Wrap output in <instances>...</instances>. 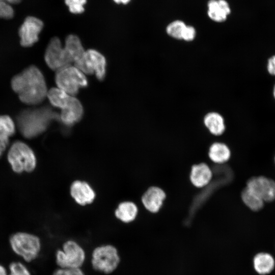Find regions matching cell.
I'll return each instance as SVG.
<instances>
[{
    "label": "cell",
    "instance_id": "6da1fadb",
    "mask_svg": "<svg viewBox=\"0 0 275 275\" xmlns=\"http://www.w3.org/2000/svg\"><path fill=\"white\" fill-rule=\"evenodd\" d=\"M11 86L18 94L20 100L29 105H36L42 102L48 92L43 74L34 65L13 77Z\"/></svg>",
    "mask_w": 275,
    "mask_h": 275
},
{
    "label": "cell",
    "instance_id": "7a4b0ae2",
    "mask_svg": "<svg viewBox=\"0 0 275 275\" xmlns=\"http://www.w3.org/2000/svg\"><path fill=\"white\" fill-rule=\"evenodd\" d=\"M59 120V115L47 107L24 110L17 118L19 128L26 138H32L43 132L53 120Z\"/></svg>",
    "mask_w": 275,
    "mask_h": 275
},
{
    "label": "cell",
    "instance_id": "3957f363",
    "mask_svg": "<svg viewBox=\"0 0 275 275\" xmlns=\"http://www.w3.org/2000/svg\"><path fill=\"white\" fill-rule=\"evenodd\" d=\"M9 243L13 252L27 262L35 259L41 248L40 238L26 232H19L12 234Z\"/></svg>",
    "mask_w": 275,
    "mask_h": 275
},
{
    "label": "cell",
    "instance_id": "277c9868",
    "mask_svg": "<svg viewBox=\"0 0 275 275\" xmlns=\"http://www.w3.org/2000/svg\"><path fill=\"white\" fill-rule=\"evenodd\" d=\"M7 157L13 170L17 173L32 171L36 165L33 151L21 141H16L11 145Z\"/></svg>",
    "mask_w": 275,
    "mask_h": 275
},
{
    "label": "cell",
    "instance_id": "5b68a950",
    "mask_svg": "<svg viewBox=\"0 0 275 275\" xmlns=\"http://www.w3.org/2000/svg\"><path fill=\"white\" fill-rule=\"evenodd\" d=\"M55 80L58 88L73 96L78 93L80 88L88 85L85 74L71 65L56 71Z\"/></svg>",
    "mask_w": 275,
    "mask_h": 275
},
{
    "label": "cell",
    "instance_id": "8992f818",
    "mask_svg": "<svg viewBox=\"0 0 275 275\" xmlns=\"http://www.w3.org/2000/svg\"><path fill=\"white\" fill-rule=\"evenodd\" d=\"M120 262L118 250L113 245H101L93 251L91 264L93 268L98 271L111 273L117 268Z\"/></svg>",
    "mask_w": 275,
    "mask_h": 275
},
{
    "label": "cell",
    "instance_id": "52a82bcc",
    "mask_svg": "<svg viewBox=\"0 0 275 275\" xmlns=\"http://www.w3.org/2000/svg\"><path fill=\"white\" fill-rule=\"evenodd\" d=\"M86 259L82 247L73 240L65 241L61 249L57 251L56 261L59 268H81Z\"/></svg>",
    "mask_w": 275,
    "mask_h": 275
},
{
    "label": "cell",
    "instance_id": "ba28073f",
    "mask_svg": "<svg viewBox=\"0 0 275 275\" xmlns=\"http://www.w3.org/2000/svg\"><path fill=\"white\" fill-rule=\"evenodd\" d=\"M106 65L105 57L95 49L86 51L83 58L74 64L85 74H95L99 80H103L105 76Z\"/></svg>",
    "mask_w": 275,
    "mask_h": 275
},
{
    "label": "cell",
    "instance_id": "9c48e42d",
    "mask_svg": "<svg viewBox=\"0 0 275 275\" xmlns=\"http://www.w3.org/2000/svg\"><path fill=\"white\" fill-rule=\"evenodd\" d=\"M44 58L47 66L55 71L71 65L72 63L57 37H54L50 40L46 49Z\"/></svg>",
    "mask_w": 275,
    "mask_h": 275
},
{
    "label": "cell",
    "instance_id": "30bf717a",
    "mask_svg": "<svg viewBox=\"0 0 275 275\" xmlns=\"http://www.w3.org/2000/svg\"><path fill=\"white\" fill-rule=\"evenodd\" d=\"M246 186L259 196L264 202L275 200V181L264 176H253L246 183Z\"/></svg>",
    "mask_w": 275,
    "mask_h": 275
},
{
    "label": "cell",
    "instance_id": "8fae6325",
    "mask_svg": "<svg viewBox=\"0 0 275 275\" xmlns=\"http://www.w3.org/2000/svg\"><path fill=\"white\" fill-rule=\"evenodd\" d=\"M43 27V22L33 17H26L19 30L20 44L24 47H31L39 39V35Z\"/></svg>",
    "mask_w": 275,
    "mask_h": 275
},
{
    "label": "cell",
    "instance_id": "7c38bea8",
    "mask_svg": "<svg viewBox=\"0 0 275 275\" xmlns=\"http://www.w3.org/2000/svg\"><path fill=\"white\" fill-rule=\"evenodd\" d=\"M166 198V193L161 188L151 186L143 194L141 202L149 212L156 213L161 208Z\"/></svg>",
    "mask_w": 275,
    "mask_h": 275
},
{
    "label": "cell",
    "instance_id": "4fadbf2b",
    "mask_svg": "<svg viewBox=\"0 0 275 275\" xmlns=\"http://www.w3.org/2000/svg\"><path fill=\"white\" fill-rule=\"evenodd\" d=\"M83 114L81 103L75 96H72L68 104L61 109L59 120L64 125L70 126L79 121Z\"/></svg>",
    "mask_w": 275,
    "mask_h": 275
},
{
    "label": "cell",
    "instance_id": "5bb4252c",
    "mask_svg": "<svg viewBox=\"0 0 275 275\" xmlns=\"http://www.w3.org/2000/svg\"><path fill=\"white\" fill-rule=\"evenodd\" d=\"M70 194L75 201L80 205L91 203L95 197V193L86 182L76 180L70 187Z\"/></svg>",
    "mask_w": 275,
    "mask_h": 275
},
{
    "label": "cell",
    "instance_id": "9a60e30c",
    "mask_svg": "<svg viewBox=\"0 0 275 275\" xmlns=\"http://www.w3.org/2000/svg\"><path fill=\"white\" fill-rule=\"evenodd\" d=\"M212 178V171L206 163L202 162L192 166L189 179L195 187L200 188L207 186Z\"/></svg>",
    "mask_w": 275,
    "mask_h": 275
},
{
    "label": "cell",
    "instance_id": "2e32d148",
    "mask_svg": "<svg viewBox=\"0 0 275 275\" xmlns=\"http://www.w3.org/2000/svg\"><path fill=\"white\" fill-rule=\"evenodd\" d=\"M204 124L210 133L215 136L222 135L226 130L224 118L216 112L208 113L204 118Z\"/></svg>",
    "mask_w": 275,
    "mask_h": 275
},
{
    "label": "cell",
    "instance_id": "e0dca14e",
    "mask_svg": "<svg viewBox=\"0 0 275 275\" xmlns=\"http://www.w3.org/2000/svg\"><path fill=\"white\" fill-rule=\"evenodd\" d=\"M64 48L74 64L83 58L86 51L79 38L72 34L66 37Z\"/></svg>",
    "mask_w": 275,
    "mask_h": 275
},
{
    "label": "cell",
    "instance_id": "ac0fdd59",
    "mask_svg": "<svg viewBox=\"0 0 275 275\" xmlns=\"http://www.w3.org/2000/svg\"><path fill=\"white\" fill-rule=\"evenodd\" d=\"M208 7L209 17L216 22L225 21L230 13L229 5L225 0H210Z\"/></svg>",
    "mask_w": 275,
    "mask_h": 275
},
{
    "label": "cell",
    "instance_id": "d6986e66",
    "mask_svg": "<svg viewBox=\"0 0 275 275\" xmlns=\"http://www.w3.org/2000/svg\"><path fill=\"white\" fill-rule=\"evenodd\" d=\"M208 156L213 163L223 164L229 161L231 156V151L225 143L214 142L209 147Z\"/></svg>",
    "mask_w": 275,
    "mask_h": 275
},
{
    "label": "cell",
    "instance_id": "ffe728a7",
    "mask_svg": "<svg viewBox=\"0 0 275 275\" xmlns=\"http://www.w3.org/2000/svg\"><path fill=\"white\" fill-rule=\"evenodd\" d=\"M138 213L137 206L132 202L125 201L120 203L116 209V217L121 222L128 223L133 222Z\"/></svg>",
    "mask_w": 275,
    "mask_h": 275
},
{
    "label": "cell",
    "instance_id": "44dd1931",
    "mask_svg": "<svg viewBox=\"0 0 275 275\" xmlns=\"http://www.w3.org/2000/svg\"><path fill=\"white\" fill-rule=\"evenodd\" d=\"M253 263L255 270L261 275L270 273L274 266L273 258L266 253H260L257 254L254 258Z\"/></svg>",
    "mask_w": 275,
    "mask_h": 275
},
{
    "label": "cell",
    "instance_id": "7402d4cb",
    "mask_svg": "<svg viewBox=\"0 0 275 275\" xmlns=\"http://www.w3.org/2000/svg\"><path fill=\"white\" fill-rule=\"evenodd\" d=\"M240 198L244 206L253 211H260L264 207V201L245 186L240 192Z\"/></svg>",
    "mask_w": 275,
    "mask_h": 275
},
{
    "label": "cell",
    "instance_id": "603a6c76",
    "mask_svg": "<svg viewBox=\"0 0 275 275\" xmlns=\"http://www.w3.org/2000/svg\"><path fill=\"white\" fill-rule=\"evenodd\" d=\"M72 96L59 88H53L48 91L46 97L53 106L62 109L68 104Z\"/></svg>",
    "mask_w": 275,
    "mask_h": 275
},
{
    "label": "cell",
    "instance_id": "cb8c5ba5",
    "mask_svg": "<svg viewBox=\"0 0 275 275\" xmlns=\"http://www.w3.org/2000/svg\"><path fill=\"white\" fill-rule=\"evenodd\" d=\"M15 131V126L13 120L9 116H0V135L9 138Z\"/></svg>",
    "mask_w": 275,
    "mask_h": 275
},
{
    "label": "cell",
    "instance_id": "d4e9b609",
    "mask_svg": "<svg viewBox=\"0 0 275 275\" xmlns=\"http://www.w3.org/2000/svg\"><path fill=\"white\" fill-rule=\"evenodd\" d=\"M186 25L181 21L176 20L171 22L167 28V32L172 37L182 39V36Z\"/></svg>",
    "mask_w": 275,
    "mask_h": 275
},
{
    "label": "cell",
    "instance_id": "484cf974",
    "mask_svg": "<svg viewBox=\"0 0 275 275\" xmlns=\"http://www.w3.org/2000/svg\"><path fill=\"white\" fill-rule=\"evenodd\" d=\"M86 0H65L69 11L74 14L81 13L84 11V5Z\"/></svg>",
    "mask_w": 275,
    "mask_h": 275
},
{
    "label": "cell",
    "instance_id": "4316f807",
    "mask_svg": "<svg viewBox=\"0 0 275 275\" xmlns=\"http://www.w3.org/2000/svg\"><path fill=\"white\" fill-rule=\"evenodd\" d=\"M11 273L14 275H31L26 267L20 262H12L9 265Z\"/></svg>",
    "mask_w": 275,
    "mask_h": 275
},
{
    "label": "cell",
    "instance_id": "83f0119b",
    "mask_svg": "<svg viewBox=\"0 0 275 275\" xmlns=\"http://www.w3.org/2000/svg\"><path fill=\"white\" fill-rule=\"evenodd\" d=\"M14 15V10L11 5L0 1V18L10 19Z\"/></svg>",
    "mask_w": 275,
    "mask_h": 275
},
{
    "label": "cell",
    "instance_id": "f1b7e54d",
    "mask_svg": "<svg viewBox=\"0 0 275 275\" xmlns=\"http://www.w3.org/2000/svg\"><path fill=\"white\" fill-rule=\"evenodd\" d=\"M52 275H85L81 268H59L56 270Z\"/></svg>",
    "mask_w": 275,
    "mask_h": 275
},
{
    "label": "cell",
    "instance_id": "f546056e",
    "mask_svg": "<svg viewBox=\"0 0 275 275\" xmlns=\"http://www.w3.org/2000/svg\"><path fill=\"white\" fill-rule=\"evenodd\" d=\"M196 36V30L195 28L191 26H186L183 31L182 39L186 41H190L194 39Z\"/></svg>",
    "mask_w": 275,
    "mask_h": 275
},
{
    "label": "cell",
    "instance_id": "4dcf8cb0",
    "mask_svg": "<svg viewBox=\"0 0 275 275\" xmlns=\"http://www.w3.org/2000/svg\"><path fill=\"white\" fill-rule=\"evenodd\" d=\"M267 70L270 75L275 76V55L268 59L267 63Z\"/></svg>",
    "mask_w": 275,
    "mask_h": 275
},
{
    "label": "cell",
    "instance_id": "1f68e13d",
    "mask_svg": "<svg viewBox=\"0 0 275 275\" xmlns=\"http://www.w3.org/2000/svg\"><path fill=\"white\" fill-rule=\"evenodd\" d=\"M9 143V138L0 135V157L6 149Z\"/></svg>",
    "mask_w": 275,
    "mask_h": 275
},
{
    "label": "cell",
    "instance_id": "d6a6232c",
    "mask_svg": "<svg viewBox=\"0 0 275 275\" xmlns=\"http://www.w3.org/2000/svg\"><path fill=\"white\" fill-rule=\"evenodd\" d=\"M0 275H7V270L5 268L0 264Z\"/></svg>",
    "mask_w": 275,
    "mask_h": 275
},
{
    "label": "cell",
    "instance_id": "836d02e7",
    "mask_svg": "<svg viewBox=\"0 0 275 275\" xmlns=\"http://www.w3.org/2000/svg\"><path fill=\"white\" fill-rule=\"evenodd\" d=\"M0 1L5 2L7 3H9V4H17V3H19L21 1V0H0Z\"/></svg>",
    "mask_w": 275,
    "mask_h": 275
},
{
    "label": "cell",
    "instance_id": "e575fe53",
    "mask_svg": "<svg viewBox=\"0 0 275 275\" xmlns=\"http://www.w3.org/2000/svg\"><path fill=\"white\" fill-rule=\"evenodd\" d=\"M130 0H114L117 4H127Z\"/></svg>",
    "mask_w": 275,
    "mask_h": 275
},
{
    "label": "cell",
    "instance_id": "d590c367",
    "mask_svg": "<svg viewBox=\"0 0 275 275\" xmlns=\"http://www.w3.org/2000/svg\"><path fill=\"white\" fill-rule=\"evenodd\" d=\"M273 96L275 99V85L274 86L273 89Z\"/></svg>",
    "mask_w": 275,
    "mask_h": 275
},
{
    "label": "cell",
    "instance_id": "8d00e7d4",
    "mask_svg": "<svg viewBox=\"0 0 275 275\" xmlns=\"http://www.w3.org/2000/svg\"><path fill=\"white\" fill-rule=\"evenodd\" d=\"M9 275H14V274L10 273V274Z\"/></svg>",
    "mask_w": 275,
    "mask_h": 275
},
{
    "label": "cell",
    "instance_id": "74e56055",
    "mask_svg": "<svg viewBox=\"0 0 275 275\" xmlns=\"http://www.w3.org/2000/svg\"><path fill=\"white\" fill-rule=\"evenodd\" d=\"M274 162H275V156H274Z\"/></svg>",
    "mask_w": 275,
    "mask_h": 275
}]
</instances>
